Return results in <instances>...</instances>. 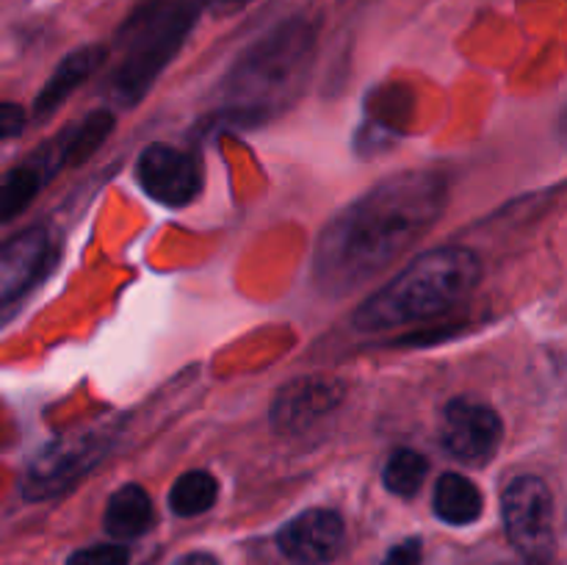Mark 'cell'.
I'll return each mask as SVG.
<instances>
[{"instance_id":"11","label":"cell","mask_w":567,"mask_h":565,"mask_svg":"<svg viewBox=\"0 0 567 565\" xmlns=\"http://www.w3.org/2000/svg\"><path fill=\"white\" fill-rule=\"evenodd\" d=\"M343 391L330 377H305L282 388L271 408V421L282 432L308 430L313 421L330 413L341 402Z\"/></svg>"},{"instance_id":"14","label":"cell","mask_w":567,"mask_h":565,"mask_svg":"<svg viewBox=\"0 0 567 565\" xmlns=\"http://www.w3.org/2000/svg\"><path fill=\"white\" fill-rule=\"evenodd\" d=\"M432 507H435L437 518L446 521V524H474L482 515V493L468 476L446 471V474H441V480L435 485Z\"/></svg>"},{"instance_id":"22","label":"cell","mask_w":567,"mask_h":565,"mask_svg":"<svg viewBox=\"0 0 567 565\" xmlns=\"http://www.w3.org/2000/svg\"><path fill=\"white\" fill-rule=\"evenodd\" d=\"M175 565H219V559H216L214 554L194 552V554H186V557H181V559H177Z\"/></svg>"},{"instance_id":"13","label":"cell","mask_w":567,"mask_h":565,"mask_svg":"<svg viewBox=\"0 0 567 565\" xmlns=\"http://www.w3.org/2000/svg\"><path fill=\"white\" fill-rule=\"evenodd\" d=\"M153 502L142 485H125L109 499L105 507V532L120 541H133L153 526Z\"/></svg>"},{"instance_id":"12","label":"cell","mask_w":567,"mask_h":565,"mask_svg":"<svg viewBox=\"0 0 567 565\" xmlns=\"http://www.w3.org/2000/svg\"><path fill=\"white\" fill-rule=\"evenodd\" d=\"M105 59V50L97 44H89V48L75 50V53L66 55L59 64V70L53 72L48 83H44L42 94L37 97V116H50Z\"/></svg>"},{"instance_id":"17","label":"cell","mask_w":567,"mask_h":565,"mask_svg":"<svg viewBox=\"0 0 567 565\" xmlns=\"http://www.w3.org/2000/svg\"><path fill=\"white\" fill-rule=\"evenodd\" d=\"M42 170L39 166H20L0 183V222L14 219L17 214L31 205L37 192L42 188Z\"/></svg>"},{"instance_id":"20","label":"cell","mask_w":567,"mask_h":565,"mask_svg":"<svg viewBox=\"0 0 567 565\" xmlns=\"http://www.w3.org/2000/svg\"><path fill=\"white\" fill-rule=\"evenodd\" d=\"M424 559V552H421L419 537H410V541L399 543L388 552V557L382 559V565H421Z\"/></svg>"},{"instance_id":"19","label":"cell","mask_w":567,"mask_h":565,"mask_svg":"<svg viewBox=\"0 0 567 565\" xmlns=\"http://www.w3.org/2000/svg\"><path fill=\"white\" fill-rule=\"evenodd\" d=\"M66 565H127V548L116 543H103V546H89L72 554Z\"/></svg>"},{"instance_id":"6","label":"cell","mask_w":567,"mask_h":565,"mask_svg":"<svg viewBox=\"0 0 567 565\" xmlns=\"http://www.w3.org/2000/svg\"><path fill=\"white\" fill-rule=\"evenodd\" d=\"M305 48H308V37L305 31H282L271 37L269 42L255 48L236 72V83H233V94L247 100H264L275 97L288 81H293L302 66Z\"/></svg>"},{"instance_id":"24","label":"cell","mask_w":567,"mask_h":565,"mask_svg":"<svg viewBox=\"0 0 567 565\" xmlns=\"http://www.w3.org/2000/svg\"><path fill=\"white\" fill-rule=\"evenodd\" d=\"M529 565H532V563H529Z\"/></svg>"},{"instance_id":"1","label":"cell","mask_w":567,"mask_h":565,"mask_svg":"<svg viewBox=\"0 0 567 565\" xmlns=\"http://www.w3.org/2000/svg\"><path fill=\"white\" fill-rule=\"evenodd\" d=\"M446 177L402 172L377 183L324 227L316 247V280L347 294L402 258L446 208Z\"/></svg>"},{"instance_id":"21","label":"cell","mask_w":567,"mask_h":565,"mask_svg":"<svg viewBox=\"0 0 567 565\" xmlns=\"http://www.w3.org/2000/svg\"><path fill=\"white\" fill-rule=\"evenodd\" d=\"M25 125V111L17 103H0V142L17 136Z\"/></svg>"},{"instance_id":"23","label":"cell","mask_w":567,"mask_h":565,"mask_svg":"<svg viewBox=\"0 0 567 565\" xmlns=\"http://www.w3.org/2000/svg\"><path fill=\"white\" fill-rule=\"evenodd\" d=\"M214 6H219V9H241L244 3H249V0H210Z\"/></svg>"},{"instance_id":"3","label":"cell","mask_w":567,"mask_h":565,"mask_svg":"<svg viewBox=\"0 0 567 565\" xmlns=\"http://www.w3.org/2000/svg\"><path fill=\"white\" fill-rule=\"evenodd\" d=\"M504 530L509 543L529 559L543 565L554 554V496L540 476H518L504 487Z\"/></svg>"},{"instance_id":"15","label":"cell","mask_w":567,"mask_h":565,"mask_svg":"<svg viewBox=\"0 0 567 565\" xmlns=\"http://www.w3.org/2000/svg\"><path fill=\"white\" fill-rule=\"evenodd\" d=\"M216 496H219V482L208 471H188L181 480L172 485L169 491V507L172 513L192 518V515H203L205 510L214 507Z\"/></svg>"},{"instance_id":"2","label":"cell","mask_w":567,"mask_h":565,"mask_svg":"<svg viewBox=\"0 0 567 565\" xmlns=\"http://www.w3.org/2000/svg\"><path fill=\"white\" fill-rule=\"evenodd\" d=\"M480 275L482 264L468 247L449 244V247L432 249L404 266L391 282L377 288L354 310V327L358 330H388V327L435 319L463 302L476 288Z\"/></svg>"},{"instance_id":"10","label":"cell","mask_w":567,"mask_h":565,"mask_svg":"<svg viewBox=\"0 0 567 565\" xmlns=\"http://www.w3.org/2000/svg\"><path fill=\"white\" fill-rule=\"evenodd\" d=\"M50 258V236L44 227H28L0 244V308L20 299L42 275Z\"/></svg>"},{"instance_id":"8","label":"cell","mask_w":567,"mask_h":565,"mask_svg":"<svg viewBox=\"0 0 567 565\" xmlns=\"http://www.w3.org/2000/svg\"><path fill=\"white\" fill-rule=\"evenodd\" d=\"M136 177L144 192L169 208L188 205L203 188V164L197 155L169 144H150L136 164Z\"/></svg>"},{"instance_id":"9","label":"cell","mask_w":567,"mask_h":565,"mask_svg":"<svg viewBox=\"0 0 567 565\" xmlns=\"http://www.w3.org/2000/svg\"><path fill=\"white\" fill-rule=\"evenodd\" d=\"M347 526L332 510H305L293 521H288L277 535V546L291 563L297 565H324L332 563L343 552Z\"/></svg>"},{"instance_id":"7","label":"cell","mask_w":567,"mask_h":565,"mask_svg":"<svg viewBox=\"0 0 567 565\" xmlns=\"http://www.w3.org/2000/svg\"><path fill=\"white\" fill-rule=\"evenodd\" d=\"M502 432L504 427L496 410L471 397L454 399L443 413V446L452 458L468 465L491 463L502 443Z\"/></svg>"},{"instance_id":"5","label":"cell","mask_w":567,"mask_h":565,"mask_svg":"<svg viewBox=\"0 0 567 565\" xmlns=\"http://www.w3.org/2000/svg\"><path fill=\"white\" fill-rule=\"evenodd\" d=\"M194 22V6L188 3H175L169 11H164L161 17H155L150 25H144L142 37L133 44L131 59L122 64L120 75H116V92L122 97L136 100L144 89L150 86L155 75L161 72V66L172 59V53L177 50V44L183 42L186 31Z\"/></svg>"},{"instance_id":"18","label":"cell","mask_w":567,"mask_h":565,"mask_svg":"<svg viewBox=\"0 0 567 565\" xmlns=\"http://www.w3.org/2000/svg\"><path fill=\"white\" fill-rule=\"evenodd\" d=\"M111 125H114V116H111L109 111H94L92 116H86V120L70 133V142H66L64 147V164L86 161L89 155L94 153V147L109 136Z\"/></svg>"},{"instance_id":"16","label":"cell","mask_w":567,"mask_h":565,"mask_svg":"<svg viewBox=\"0 0 567 565\" xmlns=\"http://www.w3.org/2000/svg\"><path fill=\"white\" fill-rule=\"evenodd\" d=\"M426 474H430V463L421 452L415 449H396V452L388 458L385 471H382V482L391 493L396 496H415L424 485Z\"/></svg>"},{"instance_id":"4","label":"cell","mask_w":567,"mask_h":565,"mask_svg":"<svg viewBox=\"0 0 567 565\" xmlns=\"http://www.w3.org/2000/svg\"><path fill=\"white\" fill-rule=\"evenodd\" d=\"M109 443L111 435L105 430L55 438V441L48 443V446L31 460V465H28L25 482H22L25 499L42 502V499L64 493L66 487H72L78 480H83V476L103 460Z\"/></svg>"}]
</instances>
